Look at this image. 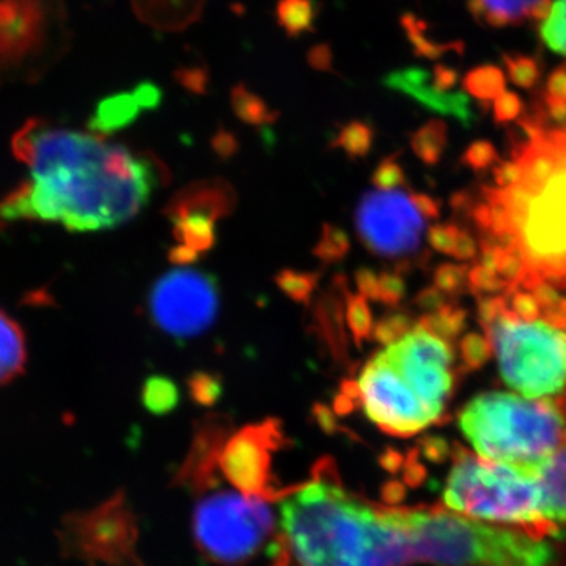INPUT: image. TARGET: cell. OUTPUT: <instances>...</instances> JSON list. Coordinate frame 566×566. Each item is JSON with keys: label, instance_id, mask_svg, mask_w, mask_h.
I'll return each instance as SVG.
<instances>
[{"label": "cell", "instance_id": "24", "mask_svg": "<svg viewBox=\"0 0 566 566\" xmlns=\"http://www.w3.org/2000/svg\"><path fill=\"white\" fill-rule=\"evenodd\" d=\"M142 109L136 93L134 95H120L109 99L99 106L98 115L93 120L92 132L99 134L111 133L114 129L128 125L137 117Z\"/></svg>", "mask_w": 566, "mask_h": 566}, {"label": "cell", "instance_id": "19", "mask_svg": "<svg viewBox=\"0 0 566 566\" xmlns=\"http://www.w3.org/2000/svg\"><path fill=\"white\" fill-rule=\"evenodd\" d=\"M208 0H132L144 24L166 32H180L199 21Z\"/></svg>", "mask_w": 566, "mask_h": 566}, {"label": "cell", "instance_id": "11", "mask_svg": "<svg viewBox=\"0 0 566 566\" xmlns=\"http://www.w3.org/2000/svg\"><path fill=\"white\" fill-rule=\"evenodd\" d=\"M219 301L214 275L199 270L169 271L153 285V323L170 337H196L216 322Z\"/></svg>", "mask_w": 566, "mask_h": 566}, {"label": "cell", "instance_id": "32", "mask_svg": "<svg viewBox=\"0 0 566 566\" xmlns=\"http://www.w3.org/2000/svg\"><path fill=\"white\" fill-rule=\"evenodd\" d=\"M275 285L283 294L290 297L293 303L308 305L314 300L316 286H318L319 274L300 273L294 270H283L275 275Z\"/></svg>", "mask_w": 566, "mask_h": 566}, {"label": "cell", "instance_id": "29", "mask_svg": "<svg viewBox=\"0 0 566 566\" xmlns=\"http://www.w3.org/2000/svg\"><path fill=\"white\" fill-rule=\"evenodd\" d=\"M447 144V128L439 120L428 122L417 129L411 139L412 151L427 166H436L441 161Z\"/></svg>", "mask_w": 566, "mask_h": 566}, {"label": "cell", "instance_id": "9", "mask_svg": "<svg viewBox=\"0 0 566 566\" xmlns=\"http://www.w3.org/2000/svg\"><path fill=\"white\" fill-rule=\"evenodd\" d=\"M268 499L218 491L200 499L192 512L193 542L212 564L240 566L252 560L275 534Z\"/></svg>", "mask_w": 566, "mask_h": 566}, {"label": "cell", "instance_id": "10", "mask_svg": "<svg viewBox=\"0 0 566 566\" xmlns=\"http://www.w3.org/2000/svg\"><path fill=\"white\" fill-rule=\"evenodd\" d=\"M61 554L88 566H145L137 554L139 527L126 495L62 517L55 531Z\"/></svg>", "mask_w": 566, "mask_h": 566}, {"label": "cell", "instance_id": "33", "mask_svg": "<svg viewBox=\"0 0 566 566\" xmlns=\"http://www.w3.org/2000/svg\"><path fill=\"white\" fill-rule=\"evenodd\" d=\"M349 249H352L349 234L340 227L324 223L322 237L314 248V255L324 264H334L342 262L348 255Z\"/></svg>", "mask_w": 566, "mask_h": 566}, {"label": "cell", "instance_id": "40", "mask_svg": "<svg viewBox=\"0 0 566 566\" xmlns=\"http://www.w3.org/2000/svg\"><path fill=\"white\" fill-rule=\"evenodd\" d=\"M434 285L447 296H458L468 285V268L464 264L442 263L436 268Z\"/></svg>", "mask_w": 566, "mask_h": 566}, {"label": "cell", "instance_id": "13", "mask_svg": "<svg viewBox=\"0 0 566 566\" xmlns=\"http://www.w3.org/2000/svg\"><path fill=\"white\" fill-rule=\"evenodd\" d=\"M379 353L417 397L444 419L447 401L455 386L452 345L416 326L397 344L386 346Z\"/></svg>", "mask_w": 566, "mask_h": 566}, {"label": "cell", "instance_id": "38", "mask_svg": "<svg viewBox=\"0 0 566 566\" xmlns=\"http://www.w3.org/2000/svg\"><path fill=\"white\" fill-rule=\"evenodd\" d=\"M495 273L501 275V277L509 283L513 293H515L516 290H520L521 283H523L524 277H526L528 273V266L526 260H524L523 252H521V249L517 248V245L501 249V253H499L497 270H495Z\"/></svg>", "mask_w": 566, "mask_h": 566}, {"label": "cell", "instance_id": "53", "mask_svg": "<svg viewBox=\"0 0 566 566\" xmlns=\"http://www.w3.org/2000/svg\"><path fill=\"white\" fill-rule=\"evenodd\" d=\"M476 255H479V245H476L474 237L465 230H460L452 256H455L460 262H469V260H474Z\"/></svg>", "mask_w": 566, "mask_h": 566}, {"label": "cell", "instance_id": "31", "mask_svg": "<svg viewBox=\"0 0 566 566\" xmlns=\"http://www.w3.org/2000/svg\"><path fill=\"white\" fill-rule=\"evenodd\" d=\"M375 132L365 122H349L338 133L334 147L340 148L349 159L365 158L374 145Z\"/></svg>", "mask_w": 566, "mask_h": 566}, {"label": "cell", "instance_id": "22", "mask_svg": "<svg viewBox=\"0 0 566 566\" xmlns=\"http://www.w3.org/2000/svg\"><path fill=\"white\" fill-rule=\"evenodd\" d=\"M474 11L488 24L513 25L543 17L549 9V0H472Z\"/></svg>", "mask_w": 566, "mask_h": 566}, {"label": "cell", "instance_id": "47", "mask_svg": "<svg viewBox=\"0 0 566 566\" xmlns=\"http://www.w3.org/2000/svg\"><path fill=\"white\" fill-rule=\"evenodd\" d=\"M510 311L513 312L517 316V318L523 319V322H538L539 316H542V307L536 303L532 293L520 292L516 290L515 293L510 294Z\"/></svg>", "mask_w": 566, "mask_h": 566}, {"label": "cell", "instance_id": "57", "mask_svg": "<svg viewBox=\"0 0 566 566\" xmlns=\"http://www.w3.org/2000/svg\"><path fill=\"white\" fill-rule=\"evenodd\" d=\"M557 286H558V289H564V290H566V275H565V277H564V279H562V281H560V282H558V283H557Z\"/></svg>", "mask_w": 566, "mask_h": 566}, {"label": "cell", "instance_id": "8", "mask_svg": "<svg viewBox=\"0 0 566 566\" xmlns=\"http://www.w3.org/2000/svg\"><path fill=\"white\" fill-rule=\"evenodd\" d=\"M510 389L528 400L558 397L566 389V333L545 322L526 323L505 312L485 331Z\"/></svg>", "mask_w": 566, "mask_h": 566}, {"label": "cell", "instance_id": "44", "mask_svg": "<svg viewBox=\"0 0 566 566\" xmlns=\"http://www.w3.org/2000/svg\"><path fill=\"white\" fill-rule=\"evenodd\" d=\"M509 311V297L504 296H483L476 297V314H479L480 326L486 331L494 322H497L505 312Z\"/></svg>", "mask_w": 566, "mask_h": 566}, {"label": "cell", "instance_id": "20", "mask_svg": "<svg viewBox=\"0 0 566 566\" xmlns=\"http://www.w3.org/2000/svg\"><path fill=\"white\" fill-rule=\"evenodd\" d=\"M535 480L543 517L566 527V442L539 465Z\"/></svg>", "mask_w": 566, "mask_h": 566}, {"label": "cell", "instance_id": "7", "mask_svg": "<svg viewBox=\"0 0 566 566\" xmlns=\"http://www.w3.org/2000/svg\"><path fill=\"white\" fill-rule=\"evenodd\" d=\"M70 44L65 0H0V87L35 84Z\"/></svg>", "mask_w": 566, "mask_h": 566}, {"label": "cell", "instance_id": "26", "mask_svg": "<svg viewBox=\"0 0 566 566\" xmlns=\"http://www.w3.org/2000/svg\"><path fill=\"white\" fill-rule=\"evenodd\" d=\"M465 323H468V312L458 307V305L447 304L446 307L434 312V314H424L416 323V326L450 344V342L457 340L458 335L463 333Z\"/></svg>", "mask_w": 566, "mask_h": 566}, {"label": "cell", "instance_id": "35", "mask_svg": "<svg viewBox=\"0 0 566 566\" xmlns=\"http://www.w3.org/2000/svg\"><path fill=\"white\" fill-rule=\"evenodd\" d=\"M494 349L485 334L471 333L460 342V356L463 371H475L490 363Z\"/></svg>", "mask_w": 566, "mask_h": 566}, {"label": "cell", "instance_id": "28", "mask_svg": "<svg viewBox=\"0 0 566 566\" xmlns=\"http://www.w3.org/2000/svg\"><path fill=\"white\" fill-rule=\"evenodd\" d=\"M232 107L241 122L256 126V128L273 125L277 120V112L271 111L260 96L245 88L244 85L233 88Z\"/></svg>", "mask_w": 566, "mask_h": 566}, {"label": "cell", "instance_id": "12", "mask_svg": "<svg viewBox=\"0 0 566 566\" xmlns=\"http://www.w3.org/2000/svg\"><path fill=\"white\" fill-rule=\"evenodd\" d=\"M357 382L365 416L387 434L412 438L442 422V417L417 397L379 352L364 365Z\"/></svg>", "mask_w": 566, "mask_h": 566}, {"label": "cell", "instance_id": "3", "mask_svg": "<svg viewBox=\"0 0 566 566\" xmlns=\"http://www.w3.org/2000/svg\"><path fill=\"white\" fill-rule=\"evenodd\" d=\"M521 128L524 140L513 151L521 178L499 189L528 270L557 286L566 275V133L543 129L532 118Z\"/></svg>", "mask_w": 566, "mask_h": 566}, {"label": "cell", "instance_id": "41", "mask_svg": "<svg viewBox=\"0 0 566 566\" xmlns=\"http://www.w3.org/2000/svg\"><path fill=\"white\" fill-rule=\"evenodd\" d=\"M371 182L378 191H398L406 186V175L403 167L397 161L395 156L382 159L371 175Z\"/></svg>", "mask_w": 566, "mask_h": 566}, {"label": "cell", "instance_id": "49", "mask_svg": "<svg viewBox=\"0 0 566 566\" xmlns=\"http://www.w3.org/2000/svg\"><path fill=\"white\" fill-rule=\"evenodd\" d=\"M359 294L367 297V300L379 301V274L370 268H359L354 274Z\"/></svg>", "mask_w": 566, "mask_h": 566}, {"label": "cell", "instance_id": "25", "mask_svg": "<svg viewBox=\"0 0 566 566\" xmlns=\"http://www.w3.org/2000/svg\"><path fill=\"white\" fill-rule=\"evenodd\" d=\"M275 13L279 25L293 39L314 31L315 0H279Z\"/></svg>", "mask_w": 566, "mask_h": 566}, {"label": "cell", "instance_id": "4", "mask_svg": "<svg viewBox=\"0 0 566 566\" xmlns=\"http://www.w3.org/2000/svg\"><path fill=\"white\" fill-rule=\"evenodd\" d=\"M415 564L438 566H556L546 539L458 515L446 506L397 509Z\"/></svg>", "mask_w": 566, "mask_h": 566}, {"label": "cell", "instance_id": "14", "mask_svg": "<svg viewBox=\"0 0 566 566\" xmlns=\"http://www.w3.org/2000/svg\"><path fill=\"white\" fill-rule=\"evenodd\" d=\"M356 230L365 248L385 259H403L419 251L424 219L411 192H365L356 208Z\"/></svg>", "mask_w": 566, "mask_h": 566}, {"label": "cell", "instance_id": "43", "mask_svg": "<svg viewBox=\"0 0 566 566\" xmlns=\"http://www.w3.org/2000/svg\"><path fill=\"white\" fill-rule=\"evenodd\" d=\"M406 283L401 271H382L379 274V303L387 307H398L405 300Z\"/></svg>", "mask_w": 566, "mask_h": 566}, {"label": "cell", "instance_id": "34", "mask_svg": "<svg viewBox=\"0 0 566 566\" xmlns=\"http://www.w3.org/2000/svg\"><path fill=\"white\" fill-rule=\"evenodd\" d=\"M542 39L547 48L566 57V0H554L543 14Z\"/></svg>", "mask_w": 566, "mask_h": 566}, {"label": "cell", "instance_id": "48", "mask_svg": "<svg viewBox=\"0 0 566 566\" xmlns=\"http://www.w3.org/2000/svg\"><path fill=\"white\" fill-rule=\"evenodd\" d=\"M415 305L423 314H434L447 305V294L442 293L438 286H427L422 292L417 293Z\"/></svg>", "mask_w": 566, "mask_h": 566}, {"label": "cell", "instance_id": "17", "mask_svg": "<svg viewBox=\"0 0 566 566\" xmlns=\"http://www.w3.org/2000/svg\"><path fill=\"white\" fill-rule=\"evenodd\" d=\"M348 282L345 275H335L329 289L316 297L312 318L318 344L327 353L334 365H349V342L345 329L346 297Z\"/></svg>", "mask_w": 566, "mask_h": 566}, {"label": "cell", "instance_id": "52", "mask_svg": "<svg viewBox=\"0 0 566 566\" xmlns=\"http://www.w3.org/2000/svg\"><path fill=\"white\" fill-rule=\"evenodd\" d=\"M211 145L212 150H214L216 155L221 159L233 158L238 153V148H240L237 137H234L232 133L223 132V129L212 137Z\"/></svg>", "mask_w": 566, "mask_h": 566}, {"label": "cell", "instance_id": "50", "mask_svg": "<svg viewBox=\"0 0 566 566\" xmlns=\"http://www.w3.org/2000/svg\"><path fill=\"white\" fill-rule=\"evenodd\" d=\"M521 109H523V106H521L520 98L513 93H504L495 102V120L501 123L515 120L517 115L521 114Z\"/></svg>", "mask_w": 566, "mask_h": 566}, {"label": "cell", "instance_id": "56", "mask_svg": "<svg viewBox=\"0 0 566 566\" xmlns=\"http://www.w3.org/2000/svg\"><path fill=\"white\" fill-rule=\"evenodd\" d=\"M314 416L319 427L324 428L326 431H333L334 428L337 427V424H335V417L327 406L316 403L314 406Z\"/></svg>", "mask_w": 566, "mask_h": 566}, {"label": "cell", "instance_id": "16", "mask_svg": "<svg viewBox=\"0 0 566 566\" xmlns=\"http://www.w3.org/2000/svg\"><path fill=\"white\" fill-rule=\"evenodd\" d=\"M232 423L227 416L208 415L197 427L189 455L182 464L178 483L196 493H205L219 485V455L229 436Z\"/></svg>", "mask_w": 566, "mask_h": 566}, {"label": "cell", "instance_id": "1", "mask_svg": "<svg viewBox=\"0 0 566 566\" xmlns=\"http://www.w3.org/2000/svg\"><path fill=\"white\" fill-rule=\"evenodd\" d=\"M11 148L28 175L0 199V232L22 221L71 232L114 229L139 214L158 182L169 181L153 156L43 118L25 122Z\"/></svg>", "mask_w": 566, "mask_h": 566}, {"label": "cell", "instance_id": "15", "mask_svg": "<svg viewBox=\"0 0 566 566\" xmlns=\"http://www.w3.org/2000/svg\"><path fill=\"white\" fill-rule=\"evenodd\" d=\"M286 442L282 422L274 417L245 424L223 444L219 471L241 493L279 501L283 493L275 488L273 460Z\"/></svg>", "mask_w": 566, "mask_h": 566}, {"label": "cell", "instance_id": "51", "mask_svg": "<svg viewBox=\"0 0 566 566\" xmlns=\"http://www.w3.org/2000/svg\"><path fill=\"white\" fill-rule=\"evenodd\" d=\"M520 178L521 167L516 159H512V161H502L495 166L494 180L497 188H512L513 185H516Z\"/></svg>", "mask_w": 566, "mask_h": 566}, {"label": "cell", "instance_id": "23", "mask_svg": "<svg viewBox=\"0 0 566 566\" xmlns=\"http://www.w3.org/2000/svg\"><path fill=\"white\" fill-rule=\"evenodd\" d=\"M211 218L189 214L174 222L175 240L199 253L210 252L216 244V229Z\"/></svg>", "mask_w": 566, "mask_h": 566}, {"label": "cell", "instance_id": "18", "mask_svg": "<svg viewBox=\"0 0 566 566\" xmlns=\"http://www.w3.org/2000/svg\"><path fill=\"white\" fill-rule=\"evenodd\" d=\"M237 203V192L229 181L210 178L193 181L180 189L164 208V214L172 222L189 214L207 216L212 221H219L232 214Z\"/></svg>", "mask_w": 566, "mask_h": 566}, {"label": "cell", "instance_id": "39", "mask_svg": "<svg viewBox=\"0 0 566 566\" xmlns=\"http://www.w3.org/2000/svg\"><path fill=\"white\" fill-rule=\"evenodd\" d=\"M468 286L474 293H479V296L491 293H504V296L509 297L513 293L510 289L509 283L504 281L495 271L488 270L482 264H476L468 273Z\"/></svg>", "mask_w": 566, "mask_h": 566}, {"label": "cell", "instance_id": "54", "mask_svg": "<svg viewBox=\"0 0 566 566\" xmlns=\"http://www.w3.org/2000/svg\"><path fill=\"white\" fill-rule=\"evenodd\" d=\"M412 202H415L417 211L422 214L423 219L430 221V219H438L441 216V205L433 197L427 196V193H415L411 192Z\"/></svg>", "mask_w": 566, "mask_h": 566}, {"label": "cell", "instance_id": "5", "mask_svg": "<svg viewBox=\"0 0 566 566\" xmlns=\"http://www.w3.org/2000/svg\"><path fill=\"white\" fill-rule=\"evenodd\" d=\"M458 422L483 460L532 476L566 442V416L556 398L480 394L461 409Z\"/></svg>", "mask_w": 566, "mask_h": 566}, {"label": "cell", "instance_id": "46", "mask_svg": "<svg viewBox=\"0 0 566 566\" xmlns=\"http://www.w3.org/2000/svg\"><path fill=\"white\" fill-rule=\"evenodd\" d=\"M458 233H460V229H458L455 223H438V226H433L428 230V243H430L436 252L453 255Z\"/></svg>", "mask_w": 566, "mask_h": 566}, {"label": "cell", "instance_id": "42", "mask_svg": "<svg viewBox=\"0 0 566 566\" xmlns=\"http://www.w3.org/2000/svg\"><path fill=\"white\" fill-rule=\"evenodd\" d=\"M499 161V153L493 144L486 140H476L469 145L461 156V163L474 172H485Z\"/></svg>", "mask_w": 566, "mask_h": 566}, {"label": "cell", "instance_id": "21", "mask_svg": "<svg viewBox=\"0 0 566 566\" xmlns=\"http://www.w3.org/2000/svg\"><path fill=\"white\" fill-rule=\"evenodd\" d=\"M28 344L24 331L7 312L0 308V387L25 371Z\"/></svg>", "mask_w": 566, "mask_h": 566}, {"label": "cell", "instance_id": "55", "mask_svg": "<svg viewBox=\"0 0 566 566\" xmlns=\"http://www.w3.org/2000/svg\"><path fill=\"white\" fill-rule=\"evenodd\" d=\"M200 255H202V253L193 251L189 245L178 244L170 249L169 262L177 264V266H188V264L199 262Z\"/></svg>", "mask_w": 566, "mask_h": 566}, {"label": "cell", "instance_id": "36", "mask_svg": "<svg viewBox=\"0 0 566 566\" xmlns=\"http://www.w3.org/2000/svg\"><path fill=\"white\" fill-rule=\"evenodd\" d=\"M415 327L416 322L411 318V315L403 314V312H392V314H386L376 323L371 338L381 345L390 346L397 344L406 334L411 333Z\"/></svg>", "mask_w": 566, "mask_h": 566}, {"label": "cell", "instance_id": "27", "mask_svg": "<svg viewBox=\"0 0 566 566\" xmlns=\"http://www.w3.org/2000/svg\"><path fill=\"white\" fill-rule=\"evenodd\" d=\"M142 403L151 415H169L180 403V390L166 376H150L142 387Z\"/></svg>", "mask_w": 566, "mask_h": 566}, {"label": "cell", "instance_id": "37", "mask_svg": "<svg viewBox=\"0 0 566 566\" xmlns=\"http://www.w3.org/2000/svg\"><path fill=\"white\" fill-rule=\"evenodd\" d=\"M189 395L193 403L212 406L218 403L223 390L221 376L208 371H193L188 378Z\"/></svg>", "mask_w": 566, "mask_h": 566}, {"label": "cell", "instance_id": "6", "mask_svg": "<svg viewBox=\"0 0 566 566\" xmlns=\"http://www.w3.org/2000/svg\"><path fill=\"white\" fill-rule=\"evenodd\" d=\"M442 499L447 510L461 516L506 524L542 539L560 534L542 515L535 476L483 460L460 444L453 450Z\"/></svg>", "mask_w": 566, "mask_h": 566}, {"label": "cell", "instance_id": "45", "mask_svg": "<svg viewBox=\"0 0 566 566\" xmlns=\"http://www.w3.org/2000/svg\"><path fill=\"white\" fill-rule=\"evenodd\" d=\"M501 74L488 70L485 73L476 74L468 80L469 92L474 93L476 98L493 99L502 92Z\"/></svg>", "mask_w": 566, "mask_h": 566}, {"label": "cell", "instance_id": "30", "mask_svg": "<svg viewBox=\"0 0 566 566\" xmlns=\"http://www.w3.org/2000/svg\"><path fill=\"white\" fill-rule=\"evenodd\" d=\"M346 327L353 335L354 345L363 346L365 340H370L374 334V314L367 297L363 294H348L345 308Z\"/></svg>", "mask_w": 566, "mask_h": 566}, {"label": "cell", "instance_id": "2", "mask_svg": "<svg viewBox=\"0 0 566 566\" xmlns=\"http://www.w3.org/2000/svg\"><path fill=\"white\" fill-rule=\"evenodd\" d=\"M281 501V532L271 566H409L411 545L394 506L349 493L333 461Z\"/></svg>", "mask_w": 566, "mask_h": 566}]
</instances>
